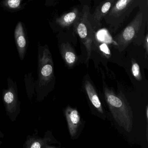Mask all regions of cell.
<instances>
[{
    "instance_id": "obj_1",
    "label": "cell",
    "mask_w": 148,
    "mask_h": 148,
    "mask_svg": "<svg viewBox=\"0 0 148 148\" xmlns=\"http://www.w3.org/2000/svg\"><path fill=\"white\" fill-rule=\"evenodd\" d=\"M37 73L35 92L36 102L39 103L44 100L51 91L55 80L53 60L48 48L46 47L39 51Z\"/></svg>"
},
{
    "instance_id": "obj_2",
    "label": "cell",
    "mask_w": 148,
    "mask_h": 148,
    "mask_svg": "<svg viewBox=\"0 0 148 148\" xmlns=\"http://www.w3.org/2000/svg\"><path fill=\"white\" fill-rule=\"evenodd\" d=\"M104 92L106 103L115 121L127 132H131L133 124L132 110L125 97L121 92L116 94L107 86H104Z\"/></svg>"
},
{
    "instance_id": "obj_3",
    "label": "cell",
    "mask_w": 148,
    "mask_h": 148,
    "mask_svg": "<svg viewBox=\"0 0 148 148\" xmlns=\"http://www.w3.org/2000/svg\"><path fill=\"white\" fill-rule=\"evenodd\" d=\"M139 0H117L104 18L112 32L115 33L133 9L138 6Z\"/></svg>"
},
{
    "instance_id": "obj_4",
    "label": "cell",
    "mask_w": 148,
    "mask_h": 148,
    "mask_svg": "<svg viewBox=\"0 0 148 148\" xmlns=\"http://www.w3.org/2000/svg\"><path fill=\"white\" fill-rule=\"evenodd\" d=\"M89 6L85 5L82 12L79 13L77 21L74 23L75 32L85 47L87 52V60L90 59L94 43V31L89 20Z\"/></svg>"
},
{
    "instance_id": "obj_5",
    "label": "cell",
    "mask_w": 148,
    "mask_h": 148,
    "mask_svg": "<svg viewBox=\"0 0 148 148\" xmlns=\"http://www.w3.org/2000/svg\"><path fill=\"white\" fill-rule=\"evenodd\" d=\"M8 88L2 90V100L6 114L12 122L16 120L21 112V102L18 97L17 83L12 78L7 79Z\"/></svg>"
},
{
    "instance_id": "obj_6",
    "label": "cell",
    "mask_w": 148,
    "mask_h": 148,
    "mask_svg": "<svg viewBox=\"0 0 148 148\" xmlns=\"http://www.w3.org/2000/svg\"><path fill=\"white\" fill-rule=\"evenodd\" d=\"M143 14L139 11L132 20L113 38L115 45L119 51L124 50L131 43L143 25Z\"/></svg>"
},
{
    "instance_id": "obj_7",
    "label": "cell",
    "mask_w": 148,
    "mask_h": 148,
    "mask_svg": "<svg viewBox=\"0 0 148 148\" xmlns=\"http://www.w3.org/2000/svg\"><path fill=\"white\" fill-rule=\"evenodd\" d=\"M56 143V140L52 135L51 132L47 131L44 138H40L33 134L32 136L28 135L23 145L24 148H56L53 146V143Z\"/></svg>"
},
{
    "instance_id": "obj_8",
    "label": "cell",
    "mask_w": 148,
    "mask_h": 148,
    "mask_svg": "<svg viewBox=\"0 0 148 148\" xmlns=\"http://www.w3.org/2000/svg\"><path fill=\"white\" fill-rule=\"evenodd\" d=\"M65 115L71 137L72 138H74L77 135L79 127L81 123L79 113L76 109L68 106L65 110Z\"/></svg>"
},
{
    "instance_id": "obj_9",
    "label": "cell",
    "mask_w": 148,
    "mask_h": 148,
    "mask_svg": "<svg viewBox=\"0 0 148 148\" xmlns=\"http://www.w3.org/2000/svg\"><path fill=\"white\" fill-rule=\"evenodd\" d=\"M14 37L19 56L21 61L24 60L26 51L27 41L21 22L18 23L14 31Z\"/></svg>"
},
{
    "instance_id": "obj_10",
    "label": "cell",
    "mask_w": 148,
    "mask_h": 148,
    "mask_svg": "<svg viewBox=\"0 0 148 148\" xmlns=\"http://www.w3.org/2000/svg\"><path fill=\"white\" fill-rule=\"evenodd\" d=\"M117 0H103L95 9L92 14V18L96 23L99 25L101 21L109 12Z\"/></svg>"
},
{
    "instance_id": "obj_11",
    "label": "cell",
    "mask_w": 148,
    "mask_h": 148,
    "mask_svg": "<svg viewBox=\"0 0 148 148\" xmlns=\"http://www.w3.org/2000/svg\"><path fill=\"white\" fill-rule=\"evenodd\" d=\"M60 51L66 64L69 67H73L76 64L78 58L71 45L68 43H62L60 46Z\"/></svg>"
},
{
    "instance_id": "obj_12",
    "label": "cell",
    "mask_w": 148,
    "mask_h": 148,
    "mask_svg": "<svg viewBox=\"0 0 148 148\" xmlns=\"http://www.w3.org/2000/svg\"><path fill=\"white\" fill-rule=\"evenodd\" d=\"M79 11L74 8L71 12L65 14L56 19V23L63 27H68L75 23L79 15Z\"/></svg>"
},
{
    "instance_id": "obj_13",
    "label": "cell",
    "mask_w": 148,
    "mask_h": 148,
    "mask_svg": "<svg viewBox=\"0 0 148 148\" xmlns=\"http://www.w3.org/2000/svg\"><path fill=\"white\" fill-rule=\"evenodd\" d=\"M84 87L86 93L93 106L99 112L103 113V107L95 88L90 81L86 80L84 82Z\"/></svg>"
},
{
    "instance_id": "obj_14",
    "label": "cell",
    "mask_w": 148,
    "mask_h": 148,
    "mask_svg": "<svg viewBox=\"0 0 148 148\" xmlns=\"http://www.w3.org/2000/svg\"><path fill=\"white\" fill-rule=\"evenodd\" d=\"M25 84L27 94L29 101H32L35 92V81L34 78L32 73L25 75Z\"/></svg>"
},
{
    "instance_id": "obj_15",
    "label": "cell",
    "mask_w": 148,
    "mask_h": 148,
    "mask_svg": "<svg viewBox=\"0 0 148 148\" xmlns=\"http://www.w3.org/2000/svg\"><path fill=\"white\" fill-rule=\"evenodd\" d=\"M132 71L133 76L137 80H141L142 79V75L140 71V67L137 63L133 62L132 67Z\"/></svg>"
},
{
    "instance_id": "obj_16",
    "label": "cell",
    "mask_w": 148,
    "mask_h": 148,
    "mask_svg": "<svg viewBox=\"0 0 148 148\" xmlns=\"http://www.w3.org/2000/svg\"><path fill=\"white\" fill-rule=\"evenodd\" d=\"M22 0H5V5L8 8L16 9L20 5Z\"/></svg>"
},
{
    "instance_id": "obj_17",
    "label": "cell",
    "mask_w": 148,
    "mask_h": 148,
    "mask_svg": "<svg viewBox=\"0 0 148 148\" xmlns=\"http://www.w3.org/2000/svg\"><path fill=\"white\" fill-rule=\"evenodd\" d=\"M100 51L106 55L110 56V51L109 50L107 45L105 44H102L99 46Z\"/></svg>"
},
{
    "instance_id": "obj_18",
    "label": "cell",
    "mask_w": 148,
    "mask_h": 148,
    "mask_svg": "<svg viewBox=\"0 0 148 148\" xmlns=\"http://www.w3.org/2000/svg\"><path fill=\"white\" fill-rule=\"evenodd\" d=\"M145 48L146 51V52L148 53V34H146L145 39Z\"/></svg>"
},
{
    "instance_id": "obj_19",
    "label": "cell",
    "mask_w": 148,
    "mask_h": 148,
    "mask_svg": "<svg viewBox=\"0 0 148 148\" xmlns=\"http://www.w3.org/2000/svg\"><path fill=\"white\" fill-rule=\"evenodd\" d=\"M4 135L1 131H0V138H3L4 137ZM2 142L1 141H0V145H1L2 144Z\"/></svg>"
},
{
    "instance_id": "obj_20",
    "label": "cell",
    "mask_w": 148,
    "mask_h": 148,
    "mask_svg": "<svg viewBox=\"0 0 148 148\" xmlns=\"http://www.w3.org/2000/svg\"><path fill=\"white\" fill-rule=\"evenodd\" d=\"M146 116H147V118L148 117V107H147V110H146Z\"/></svg>"
}]
</instances>
